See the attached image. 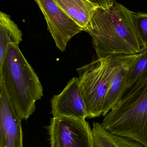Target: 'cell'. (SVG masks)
Returning a JSON list of instances; mask_svg holds the SVG:
<instances>
[{"mask_svg":"<svg viewBox=\"0 0 147 147\" xmlns=\"http://www.w3.org/2000/svg\"><path fill=\"white\" fill-rule=\"evenodd\" d=\"M133 22L142 47H147V13H133Z\"/></svg>","mask_w":147,"mask_h":147,"instance_id":"cell-14","label":"cell"},{"mask_svg":"<svg viewBox=\"0 0 147 147\" xmlns=\"http://www.w3.org/2000/svg\"><path fill=\"white\" fill-rule=\"evenodd\" d=\"M51 114L53 117H67L85 119L89 113L83 97L79 79L74 77L61 93L51 100Z\"/></svg>","mask_w":147,"mask_h":147,"instance_id":"cell-8","label":"cell"},{"mask_svg":"<svg viewBox=\"0 0 147 147\" xmlns=\"http://www.w3.org/2000/svg\"><path fill=\"white\" fill-rule=\"evenodd\" d=\"M47 130L51 147H94L92 129L85 119L53 117Z\"/></svg>","mask_w":147,"mask_h":147,"instance_id":"cell-5","label":"cell"},{"mask_svg":"<svg viewBox=\"0 0 147 147\" xmlns=\"http://www.w3.org/2000/svg\"><path fill=\"white\" fill-rule=\"evenodd\" d=\"M95 4L98 7L107 9L111 7L114 3V0H88Z\"/></svg>","mask_w":147,"mask_h":147,"instance_id":"cell-15","label":"cell"},{"mask_svg":"<svg viewBox=\"0 0 147 147\" xmlns=\"http://www.w3.org/2000/svg\"><path fill=\"white\" fill-rule=\"evenodd\" d=\"M83 31L87 28L98 7L88 0H53Z\"/></svg>","mask_w":147,"mask_h":147,"instance_id":"cell-10","label":"cell"},{"mask_svg":"<svg viewBox=\"0 0 147 147\" xmlns=\"http://www.w3.org/2000/svg\"><path fill=\"white\" fill-rule=\"evenodd\" d=\"M101 124L111 134L147 147V73L124 92Z\"/></svg>","mask_w":147,"mask_h":147,"instance_id":"cell-3","label":"cell"},{"mask_svg":"<svg viewBox=\"0 0 147 147\" xmlns=\"http://www.w3.org/2000/svg\"><path fill=\"white\" fill-rule=\"evenodd\" d=\"M111 56L98 58L77 69L89 118L102 115V108L111 81Z\"/></svg>","mask_w":147,"mask_h":147,"instance_id":"cell-4","label":"cell"},{"mask_svg":"<svg viewBox=\"0 0 147 147\" xmlns=\"http://www.w3.org/2000/svg\"><path fill=\"white\" fill-rule=\"evenodd\" d=\"M147 73V47H146L142 49L140 56L129 73L125 82L122 96L135 81L140 79Z\"/></svg>","mask_w":147,"mask_h":147,"instance_id":"cell-13","label":"cell"},{"mask_svg":"<svg viewBox=\"0 0 147 147\" xmlns=\"http://www.w3.org/2000/svg\"><path fill=\"white\" fill-rule=\"evenodd\" d=\"M22 119L0 82V147H23Z\"/></svg>","mask_w":147,"mask_h":147,"instance_id":"cell-7","label":"cell"},{"mask_svg":"<svg viewBox=\"0 0 147 147\" xmlns=\"http://www.w3.org/2000/svg\"><path fill=\"white\" fill-rule=\"evenodd\" d=\"M140 55V53L111 56V81L103 105V116L107 115L121 98L127 77Z\"/></svg>","mask_w":147,"mask_h":147,"instance_id":"cell-9","label":"cell"},{"mask_svg":"<svg viewBox=\"0 0 147 147\" xmlns=\"http://www.w3.org/2000/svg\"><path fill=\"white\" fill-rule=\"evenodd\" d=\"M1 81L17 114L22 120L26 121L35 111L36 101L43 96V88L17 44L8 45L0 65Z\"/></svg>","mask_w":147,"mask_h":147,"instance_id":"cell-2","label":"cell"},{"mask_svg":"<svg viewBox=\"0 0 147 147\" xmlns=\"http://www.w3.org/2000/svg\"><path fill=\"white\" fill-rule=\"evenodd\" d=\"M92 132L94 147H144L135 141L111 134L99 123H93Z\"/></svg>","mask_w":147,"mask_h":147,"instance_id":"cell-11","label":"cell"},{"mask_svg":"<svg viewBox=\"0 0 147 147\" xmlns=\"http://www.w3.org/2000/svg\"><path fill=\"white\" fill-rule=\"evenodd\" d=\"M40 9L56 46L65 51L70 40L83 31L81 27L53 0H35Z\"/></svg>","mask_w":147,"mask_h":147,"instance_id":"cell-6","label":"cell"},{"mask_svg":"<svg viewBox=\"0 0 147 147\" xmlns=\"http://www.w3.org/2000/svg\"><path fill=\"white\" fill-rule=\"evenodd\" d=\"M133 13L115 1L108 8H98L85 30L92 38L98 58L140 53L142 47Z\"/></svg>","mask_w":147,"mask_h":147,"instance_id":"cell-1","label":"cell"},{"mask_svg":"<svg viewBox=\"0 0 147 147\" xmlns=\"http://www.w3.org/2000/svg\"><path fill=\"white\" fill-rule=\"evenodd\" d=\"M22 34L17 25L5 13L0 12V65L10 44L19 45L22 41Z\"/></svg>","mask_w":147,"mask_h":147,"instance_id":"cell-12","label":"cell"}]
</instances>
